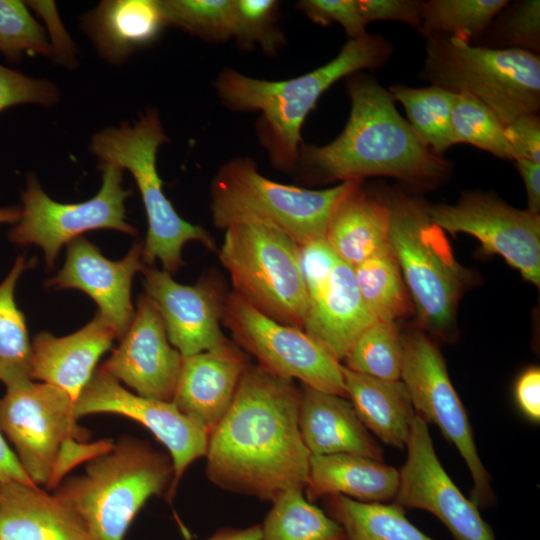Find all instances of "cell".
Listing matches in <instances>:
<instances>
[{"label": "cell", "instance_id": "b9f144b4", "mask_svg": "<svg viewBox=\"0 0 540 540\" xmlns=\"http://www.w3.org/2000/svg\"><path fill=\"white\" fill-rule=\"evenodd\" d=\"M339 259L326 237L299 246V263L309 306L322 297Z\"/></svg>", "mask_w": 540, "mask_h": 540}, {"label": "cell", "instance_id": "ffe728a7", "mask_svg": "<svg viewBox=\"0 0 540 540\" xmlns=\"http://www.w3.org/2000/svg\"><path fill=\"white\" fill-rule=\"evenodd\" d=\"M248 364L239 346L230 341L185 356L172 402L210 434L230 408Z\"/></svg>", "mask_w": 540, "mask_h": 540}, {"label": "cell", "instance_id": "f35d334b", "mask_svg": "<svg viewBox=\"0 0 540 540\" xmlns=\"http://www.w3.org/2000/svg\"><path fill=\"white\" fill-rule=\"evenodd\" d=\"M0 53L9 61L24 54L51 58V46L44 28L33 17L26 2L0 0Z\"/></svg>", "mask_w": 540, "mask_h": 540}, {"label": "cell", "instance_id": "f907efd6", "mask_svg": "<svg viewBox=\"0 0 540 540\" xmlns=\"http://www.w3.org/2000/svg\"><path fill=\"white\" fill-rule=\"evenodd\" d=\"M516 167L523 179L528 202V211H540V163L526 159H516Z\"/></svg>", "mask_w": 540, "mask_h": 540}, {"label": "cell", "instance_id": "3957f363", "mask_svg": "<svg viewBox=\"0 0 540 540\" xmlns=\"http://www.w3.org/2000/svg\"><path fill=\"white\" fill-rule=\"evenodd\" d=\"M393 46L381 35L349 39L328 63L298 77L269 81L224 68L214 87L221 102L233 111H259L258 138L272 165L291 171L303 143L301 129L320 96L338 80L362 69L383 66Z\"/></svg>", "mask_w": 540, "mask_h": 540}, {"label": "cell", "instance_id": "9c48e42d", "mask_svg": "<svg viewBox=\"0 0 540 540\" xmlns=\"http://www.w3.org/2000/svg\"><path fill=\"white\" fill-rule=\"evenodd\" d=\"M385 202L390 211L389 244L419 318L431 328L445 329L455 317L467 271L424 204L401 193Z\"/></svg>", "mask_w": 540, "mask_h": 540}, {"label": "cell", "instance_id": "681fc988", "mask_svg": "<svg viewBox=\"0 0 540 540\" xmlns=\"http://www.w3.org/2000/svg\"><path fill=\"white\" fill-rule=\"evenodd\" d=\"M11 481L35 485L20 465L0 428V484Z\"/></svg>", "mask_w": 540, "mask_h": 540}, {"label": "cell", "instance_id": "f5cc1de1", "mask_svg": "<svg viewBox=\"0 0 540 540\" xmlns=\"http://www.w3.org/2000/svg\"><path fill=\"white\" fill-rule=\"evenodd\" d=\"M21 215V209L16 207L0 208V224H16Z\"/></svg>", "mask_w": 540, "mask_h": 540}, {"label": "cell", "instance_id": "8d00e7d4", "mask_svg": "<svg viewBox=\"0 0 540 540\" xmlns=\"http://www.w3.org/2000/svg\"><path fill=\"white\" fill-rule=\"evenodd\" d=\"M166 27L208 42L232 38L234 0H160Z\"/></svg>", "mask_w": 540, "mask_h": 540}, {"label": "cell", "instance_id": "7402d4cb", "mask_svg": "<svg viewBox=\"0 0 540 540\" xmlns=\"http://www.w3.org/2000/svg\"><path fill=\"white\" fill-rule=\"evenodd\" d=\"M298 426L311 455L349 453L383 461L382 449L348 398L302 384Z\"/></svg>", "mask_w": 540, "mask_h": 540}, {"label": "cell", "instance_id": "60d3db41", "mask_svg": "<svg viewBox=\"0 0 540 540\" xmlns=\"http://www.w3.org/2000/svg\"><path fill=\"white\" fill-rule=\"evenodd\" d=\"M60 100L57 86L0 64V112L21 104L51 107Z\"/></svg>", "mask_w": 540, "mask_h": 540}, {"label": "cell", "instance_id": "30bf717a", "mask_svg": "<svg viewBox=\"0 0 540 540\" xmlns=\"http://www.w3.org/2000/svg\"><path fill=\"white\" fill-rule=\"evenodd\" d=\"M102 185L91 199L80 203H59L41 188L37 177L29 174L22 191L21 215L9 232L11 242L34 244L42 248L48 269L64 244L87 231L112 229L129 235L137 230L126 221L125 200L131 191L123 187V170L100 165Z\"/></svg>", "mask_w": 540, "mask_h": 540}, {"label": "cell", "instance_id": "83f0119b", "mask_svg": "<svg viewBox=\"0 0 540 540\" xmlns=\"http://www.w3.org/2000/svg\"><path fill=\"white\" fill-rule=\"evenodd\" d=\"M389 225L386 202L368 196L360 185L338 205L326 239L338 257L354 267L389 244Z\"/></svg>", "mask_w": 540, "mask_h": 540}, {"label": "cell", "instance_id": "9a60e30c", "mask_svg": "<svg viewBox=\"0 0 540 540\" xmlns=\"http://www.w3.org/2000/svg\"><path fill=\"white\" fill-rule=\"evenodd\" d=\"M79 419L95 414H115L132 419L147 428L162 443L172 460L174 476L166 494L170 502L187 468L205 457L209 432L181 413L172 401L140 396L96 368L75 401Z\"/></svg>", "mask_w": 540, "mask_h": 540}, {"label": "cell", "instance_id": "f546056e", "mask_svg": "<svg viewBox=\"0 0 540 540\" xmlns=\"http://www.w3.org/2000/svg\"><path fill=\"white\" fill-rule=\"evenodd\" d=\"M271 503L260 540H347L342 527L306 500L302 489L287 490Z\"/></svg>", "mask_w": 540, "mask_h": 540}, {"label": "cell", "instance_id": "cb8c5ba5", "mask_svg": "<svg viewBox=\"0 0 540 540\" xmlns=\"http://www.w3.org/2000/svg\"><path fill=\"white\" fill-rule=\"evenodd\" d=\"M81 27L108 63H124L166 27L160 0H104L81 17Z\"/></svg>", "mask_w": 540, "mask_h": 540}, {"label": "cell", "instance_id": "603a6c76", "mask_svg": "<svg viewBox=\"0 0 540 540\" xmlns=\"http://www.w3.org/2000/svg\"><path fill=\"white\" fill-rule=\"evenodd\" d=\"M0 540H93L79 515L36 485L0 484Z\"/></svg>", "mask_w": 540, "mask_h": 540}, {"label": "cell", "instance_id": "5b68a950", "mask_svg": "<svg viewBox=\"0 0 540 540\" xmlns=\"http://www.w3.org/2000/svg\"><path fill=\"white\" fill-rule=\"evenodd\" d=\"M361 185L343 181L321 190L278 183L263 176L249 157L223 164L211 185L213 224L222 230L245 223L273 227L299 246L326 237L340 202Z\"/></svg>", "mask_w": 540, "mask_h": 540}, {"label": "cell", "instance_id": "74e56055", "mask_svg": "<svg viewBox=\"0 0 540 540\" xmlns=\"http://www.w3.org/2000/svg\"><path fill=\"white\" fill-rule=\"evenodd\" d=\"M279 5L276 0H234L232 38L241 49L259 46L264 53L275 55L284 46Z\"/></svg>", "mask_w": 540, "mask_h": 540}, {"label": "cell", "instance_id": "7c38bea8", "mask_svg": "<svg viewBox=\"0 0 540 540\" xmlns=\"http://www.w3.org/2000/svg\"><path fill=\"white\" fill-rule=\"evenodd\" d=\"M75 400L64 390L32 379L6 387L0 398V428L20 465L37 486H45L61 444L88 441L78 424Z\"/></svg>", "mask_w": 540, "mask_h": 540}, {"label": "cell", "instance_id": "4316f807", "mask_svg": "<svg viewBox=\"0 0 540 540\" xmlns=\"http://www.w3.org/2000/svg\"><path fill=\"white\" fill-rule=\"evenodd\" d=\"M347 398L364 426L383 443L406 447L416 416L402 380H384L342 365Z\"/></svg>", "mask_w": 540, "mask_h": 540}, {"label": "cell", "instance_id": "5bb4252c", "mask_svg": "<svg viewBox=\"0 0 540 540\" xmlns=\"http://www.w3.org/2000/svg\"><path fill=\"white\" fill-rule=\"evenodd\" d=\"M431 221L455 236L475 237L486 254H497L522 277L540 284V215L520 210L499 197L468 192L455 204L425 205Z\"/></svg>", "mask_w": 540, "mask_h": 540}, {"label": "cell", "instance_id": "2e32d148", "mask_svg": "<svg viewBox=\"0 0 540 540\" xmlns=\"http://www.w3.org/2000/svg\"><path fill=\"white\" fill-rule=\"evenodd\" d=\"M406 447L407 458L399 471L394 503L430 512L456 540H496L478 507L460 492L444 470L428 423L417 414Z\"/></svg>", "mask_w": 540, "mask_h": 540}, {"label": "cell", "instance_id": "7a4b0ae2", "mask_svg": "<svg viewBox=\"0 0 540 540\" xmlns=\"http://www.w3.org/2000/svg\"><path fill=\"white\" fill-rule=\"evenodd\" d=\"M346 84L349 119L328 144L302 143L295 169L304 179L343 182L390 176L431 184L448 173V162L418 138L376 79L357 72Z\"/></svg>", "mask_w": 540, "mask_h": 540}, {"label": "cell", "instance_id": "8992f818", "mask_svg": "<svg viewBox=\"0 0 540 540\" xmlns=\"http://www.w3.org/2000/svg\"><path fill=\"white\" fill-rule=\"evenodd\" d=\"M169 142L156 108H147L132 125L107 127L95 133L90 150L100 165L128 170L140 190L147 215L148 232L143 245L145 264L159 260L170 274L182 266V249L189 241L216 249L207 230L181 218L162 190L156 168L157 152Z\"/></svg>", "mask_w": 540, "mask_h": 540}, {"label": "cell", "instance_id": "52a82bcc", "mask_svg": "<svg viewBox=\"0 0 540 540\" xmlns=\"http://www.w3.org/2000/svg\"><path fill=\"white\" fill-rule=\"evenodd\" d=\"M420 78L453 93H467L507 125L540 108V58L522 49L474 46L456 37L426 38Z\"/></svg>", "mask_w": 540, "mask_h": 540}, {"label": "cell", "instance_id": "e0dca14e", "mask_svg": "<svg viewBox=\"0 0 540 540\" xmlns=\"http://www.w3.org/2000/svg\"><path fill=\"white\" fill-rule=\"evenodd\" d=\"M182 358L154 303L143 294L128 330L100 368L140 396L172 401Z\"/></svg>", "mask_w": 540, "mask_h": 540}, {"label": "cell", "instance_id": "8fae6325", "mask_svg": "<svg viewBox=\"0 0 540 540\" xmlns=\"http://www.w3.org/2000/svg\"><path fill=\"white\" fill-rule=\"evenodd\" d=\"M222 322L268 372L347 398L342 365L303 329L266 316L234 291L226 296Z\"/></svg>", "mask_w": 540, "mask_h": 540}, {"label": "cell", "instance_id": "d4e9b609", "mask_svg": "<svg viewBox=\"0 0 540 540\" xmlns=\"http://www.w3.org/2000/svg\"><path fill=\"white\" fill-rule=\"evenodd\" d=\"M376 321L362 299L353 267L339 259L322 297L309 306L303 330L340 361Z\"/></svg>", "mask_w": 540, "mask_h": 540}, {"label": "cell", "instance_id": "4fadbf2b", "mask_svg": "<svg viewBox=\"0 0 540 540\" xmlns=\"http://www.w3.org/2000/svg\"><path fill=\"white\" fill-rule=\"evenodd\" d=\"M401 340V380L415 413L435 424L455 445L472 477L470 500L477 507L487 506L493 500L490 475L477 452L469 419L452 386L442 354L420 332L408 333Z\"/></svg>", "mask_w": 540, "mask_h": 540}, {"label": "cell", "instance_id": "f1b7e54d", "mask_svg": "<svg viewBox=\"0 0 540 540\" xmlns=\"http://www.w3.org/2000/svg\"><path fill=\"white\" fill-rule=\"evenodd\" d=\"M326 512L347 540H434L421 532L396 503L361 502L343 495L323 497Z\"/></svg>", "mask_w": 540, "mask_h": 540}, {"label": "cell", "instance_id": "ba28073f", "mask_svg": "<svg viewBox=\"0 0 540 540\" xmlns=\"http://www.w3.org/2000/svg\"><path fill=\"white\" fill-rule=\"evenodd\" d=\"M219 259L234 292L279 323L303 329L309 301L299 263V245L263 224L224 230Z\"/></svg>", "mask_w": 540, "mask_h": 540}, {"label": "cell", "instance_id": "7dc6e473", "mask_svg": "<svg viewBox=\"0 0 540 540\" xmlns=\"http://www.w3.org/2000/svg\"><path fill=\"white\" fill-rule=\"evenodd\" d=\"M365 22L398 21L420 29L423 1L418 0H359Z\"/></svg>", "mask_w": 540, "mask_h": 540}, {"label": "cell", "instance_id": "ee69618b", "mask_svg": "<svg viewBox=\"0 0 540 540\" xmlns=\"http://www.w3.org/2000/svg\"><path fill=\"white\" fill-rule=\"evenodd\" d=\"M114 444L112 439H101L93 442L80 441L73 437L66 439L60 446L54 459L46 489L56 490L66 475L82 463L108 451Z\"/></svg>", "mask_w": 540, "mask_h": 540}, {"label": "cell", "instance_id": "1f68e13d", "mask_svg": "<svg viewBox=\"0 0 540 540\" xmlns=\"http://www.w3.org/2000/svg\"><path fill=\"white\" fill-rule=\"evenodd\" d=\"M389 92L403 105L412 130L435 154L441 156L456 144L451 119L456 93L436 85L425 88L394 85Z\"/></svg>", "mask_w": 540, "mask_h": 540}, {"label": "cell", "instance_id": "7bdbcfd3", "mask_svg": "<svg viewBox=\"0 0 540 540\" xmlns=\"http://www.w3.org/2000/svg\"><path fill=\"white\" fill-rule=\"evenodd\" d=\"M296 8L316 24H340L349 39L366 34L367 23L363 18L359 0H301L297 2Z\"/></svg>", "mask_w": 540, "mask_h": 540}, {"label": "cell", "instance_id": "d590c367", "mask_svg": "<svg viewBox=\"0 0 540 540\" xmlns=\"http://www.w3.org/2000/svg\"><path fill=\"white\" fill-rule=\"evenodd\" d=\"M452 130L457 143H467L496 157L514 159L505 125L485 104L467 93H456Z\"/></svg>", "mask_w": 540, "mask_h": 540}, {"label": "cell", "instance_id": "f6af8a7d", "mask_svg": "<svg viewBox=\"0 0 540 540\" xmlns=\"http://www.w3.org/2000/svg\"><path fill=\"white\" fill-rule=\"evenodd\" d=\"M505 135L513 160L540 163V119L536 113L523 114L505 125Z\"/></svg>", "mask_w": 540, "mask_h": 540}, {"label": "cell", "instance_id": "836d02e7", "mask_svg": "<svg viewBox=\"0 0 540 540\" xmlns=\"http://www.w3.org/2000/svg\"><path fill=\"white\" fill-rule=\"evenodd\" d=\"M508 4L507 0L423 1L419 32L426 38L445 35L470 43Z\"/></svg>", "mask_w": 540, "mask_h": 540}, {"label": "cell", "instance_id": "bcb514c9", "mask_svg": "<svg viewBox=\"0 0 540 540\" xmlns=\"http://www.w3.org/2000/svg\"><path fill=\"white\" fill-rule=\"evenodd\" d=\"M27 6L45 20L51 33V59L66 67L76 65L75 46L65 30L53 1H27Z\"/></svg>", "mask_w": 540, "mask_h": 540}, {"label": "cell", "instance_id": "d6a6232c", "mask_svg": "<svg viewBox=\"0 0 540 540\" xmlns=\"http://www.w3.org/2000/svg\"><path fill=\"white\" fill-rule=\"evenodd\" d=\"M353 271L362 299L376 320L395 322L406 313L404 280L390 244L354 266Z\"/></svg>", "mask_w": 540, "mask_h": 540}, {"label": "cell", "instance_id": "816d5d0a", "mask_svg": "<svg viewBox=\"0 0 540 540\" xmlns=\"http://www.w3.org/2000/svg\"><path fill=\"white\" fill-rule=\"evenodd\" d=\"M261 526L253 525L243 529L221 528L207 540H260Z\"/></svg>", "mask_w": 540, "mask_h": 540}, {"label": "cell", "instance_id": "e575fe53", "mask_svg": "<svg viewBox=\"0 0 540 540\" xmlns=\"http://www.w3.org/2000/svg\"><path fill=\"white\" fill-rule=\"evenodd\" d=\"M348 369L384 380H400L402 340L395 322L377 320L354 342L345 358Z\"/></svg>", "mask_w": 540, "mask_h": 540}, {"label": "cell", "instance_id": "6da1fadb", "mask_svg": "<svg viewBox=\"0 0 540 540\" xmlns=\"http://www.w3.org/2000/svg\"><path fill=\"white\" fill-rule=\"evenodd\" d=\"M299 399L293 380L248 364L230 408L209 434L208 479L270 502L287 490H304L311 454L298 426Z\"/></svg>", "mask_w": 540, "mask_h": 540}, {"label": "cell", "instance_id": "d6986e66", "mask_svg": "<svg viewBox=\"0 0 540 540\" xmlns=\"http://www.w3.org/2000/svg\"><path fill=\"white\" fill-rule=\"evenodd\" d=\"M142 251L143 245L135 243L124 258L112 261L105 258L94 244L78 237L67 244L62 270L46 285L84 291L96 302L99 314L121 339L135 314L131 286L135 274L146 266Z\"/></svg>", "mask_w": 540, "mask_h": 540}, {"label": "cell", "instance_id": "44dd1931", "mask_svg": "<svg viewBox=\"0 0 540 540\" xmlns=\"http://www.w3.org/2000/svg\"><path fill=\"white\" fill-rule=\"evenodd\" d=\"M116 338L113 327L99 313L68 336L41 332L32 342L31 379L54 385L76 401Z\"/></svg>", "mask_w": 540, "mask_h": 540}, {"label": "cell", "instance_id": "277c9868", "mask_svg": "<svg viewBox=\"0 0 540 540\" xmlns=\"http://www.w3.org/2000/svg\"><path fill=\"white\" fill-rule=\"evenodd\" d=\"M174 476L169 455L150 443L123 436L88 461L85 472L54 490L79 515L93 540H124L152 496H166Z\"/></svg>", "mask_w": 540, "mask_h": 540}, {"label": "cell", "instance_id": "4dcf8cb0", "mask_svg": "<svg viewBox=\"0 0 540 540\" xmlns=\"http://www.w3.org/2000/svg\"><path fill=\"white\" fill-rule=\"evenodd\" d=\"M29 263L19 256L0 283V382L5 387L31 379L32 343L14 298L17 281Z\"/></svg>", "mask_w": 540, "mask_h": 540}, {"label": "cell", "instance_id": "ab89813d", "mask_svg": "<svg viewBox=\"0 0 540 540\" xmlns=\"http://www.w3.org/2000/svg\"><path fill=\"white\" fill-rule=\"evenodd\" d=\"M504 10V9H503ZM489 30L498 49H522L532 53L540 47V1L526 0L499 12Z\"/></svg>", "mask_w": 540, "mask_h": 540}, {"label": "cell", "instance_id": "484cf974", "mask_svg": "<svg viewBox=\"0 0 540 540\" xmlns=\"http://www.w3.org/2000/svg\"><path fill=\"white\" fill-rule=\"evenodd\" d=\"M399 471L383 461L365 456L336 453L311 455L306 495L309 502L330 495H343L361 502L394 500Z\"/></svg>", "mask_w": 540, "mask_h": 540}, {"label": "cell", "instance_id": "c3c4849f", "mask_svg": "<svg viewBox=\"0 0 540 540\" xmlns=\"http://www.w3.org/2000/svg\"><path fill=\"white\" fill-rule=\"evenodd\" d=\"M515 398L520 410L530 420H540V369L531 367L525 370L515 385Z\"/></svg>", "mask_w": 540, "mask_h": 540}, {"label": "cell", "instance_id": "ac0fdd59", "mask_svg": "<svg viewBox=\"0 0 540 540\" xmlns=\"http://www.w3.org/2000/svg\"><path fill=\"white\" fill-rule=\"evenodd\" d=\"M146 295L158 310L171 345L185 357L229 341L221 330L226 296L220 286L205 279L196 285L176 282L165 270H142Z\"/></svg>", "mask_w": 540, "mask_h": 540}]
</instances>
